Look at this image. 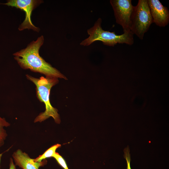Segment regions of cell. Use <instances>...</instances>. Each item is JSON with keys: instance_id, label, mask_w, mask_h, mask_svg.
I'll return each mask as SVG.
<instances>
[{"instance_id": "cell-1", "label": "cell", "mask_w": 169, "mask_h": 169, "mask_svg": "<svg viewBox=\"0 0 169 169\" xmlns=\"http://www.w3.org/2000/svg\"><path fill=\"white\" fill-rule=\"evenodd\" d=\"M44 42L43 35L33 41L27 47L14 53V58L23 69L44 74L46 77H52L67 79L59 71L46 62L41 57L39 50Z\"/></svg>"}, {"instance_id": "cell-2", "label": "cell", "mask_w": 169, "mask_h": 169, "mask_svg": "<svg viewBox=\"0 0 169 169\" xmlns=\"http://www.w3.org/2000/svg\"><path fill=\"white\" fill-rule=\"evenodd\" d=\"M26 76L28 79L36 85L37 97L41 102L44 103L45 106V111L40 113L35 118L34 122H41L51 117L56 123L59 124L60 120L58 110L51 105L49 99L50 90L52 87L58 83V78L43 76L37 78L28 74Z\"/></svg>"}, {"instance_id": "cell-3", "label": "cell", "mask_w": 169, "mask_h": 169, "mask_svg": "<svg viewBox=\"0 0 169 169\" xmlns=\"http://www.w3.org/2000/svg\"><path fill=\"white\" fill-rule=\"evenodd\" d=\"M101 19L99 18L94 26L87 30V33L89 36L80 43V45L88 46L96 41H101L104 44L110 46H114L118 43L129 45L133 44V34L131 32L118 35L115 32L104 30L101 26Z\"/></svg>"}, {"instance_id": "cell-4", "label": "cell", "mask_w": 169, "mask_h": 169, "mask_svg": "<svg viewBox=\"0 0 169 169\" xmlns=\"http://www.w3.org/2000/svg\"><path fill=\"white\" fill-rule=\"evenodd\" d=\"M153 23L147 0H139L134 6L131 19L130 29L140 39L148 30Z\"/></svg>"}, {"instance_id": "cell-5", "label": "cell", "mask_w": 169, "mask_h": 169, "mask_svg": "<svg viewBox=\"0 0 169 169\" xmlns=\"http://www.w3.org/2000/svg\"><path fill=\"white\" fill-rule=\"evenodd\" d=\"M43 2V1L41 0H8L7 1L6 3L0 4L15 7L24 12L25 18L19 26V30L21 31L26 29H31L38 32L40 29L33 24L31 17L33 11Z\"/></svg>"}, {"instance_id": "cell-6", "label": "cell", "mask_w": 169, "mask_h": 169, "mask_svg": "<svg viewBox=\"0 0 169 169\" xmlns=\"http://www.w3.org/2000/svg\"><path fill=\"white\" fill-rule=\"evenodd\" d=\"M116 23L122 26L124 33L131 32V19L134 8L131 0H110Z\"/></svg>"}, {"instance_id": "cell-7", "label": "cell", "mask_w": 169, "mask_h": 169, "mask_svg": "<svg viewBox=\"0 0 169 169\" xmlns=\"http://www.w3.org/2000/svg\"><path fill=\"white\" fill-rule=\"evenodd\" d=\"M153 23L160 27L166 26L169 22V11L158 0H148Z\"/></svg>"}, {"instance_id": "cell-8", "label": "cell", "mask_w": 169, "mask_h": 169, "mask_svg": "<svg viewBox=\"0 0 169 169\" xmlns=\"http://www.w3.org/2000/svg\"><path fill=\"white\" fill-rule=\"evenodd\" d=\"M12 156L15 165L23 169H38L40 166L46 164L47 162L45 160L41 162L35 161L27 153L20 149L14 151Z\"/></svg>"}, {"instance_id": "cell-9", "label": "cell", "mask_w": 169, "mask_h": 169, "mask_svg": "<svg viewBox=\"0 0 169 169\" xmlns=\"http://www.w3.org/2000/svg\"><path fill=\"white\" fill-rule=\"evenodd\" d=\"M61 146V145L57 144L54 145L48 149L43 154L39 155L34 160L35 161L41 162L46 158L53 157L56 152V149Z\"/></svg>"}, {"instance_id": "cell-10", "label": "cell", "mask_w": 169, "mask_h": 169, "mask_svg": "<svg viewBox=\"0 0 169 169\" xmlns=\"http://www.w3.org/2000/svg\"><path fill=\"white\" fill-rule=\"evenodd\" d=\"M10 125V124L4 118H2L0 116V147L4 145L8 136L4 128Z\"/></svg>"}, {"instance_id": "cell-11", "label": "cell", "mask_w": 169, "mask_h": 169, "mask_svg": "<svg viewBox=\"0 0 169 169\" xmlns=\"http://www.w3.org/2000/svg\"><path fill=\"white\" fill-rule=\"evenodd\" d=\"M53 157L64 169H69L65 160L58 153L56 152Z\"/></svg>"}, {"instance_id": "cell-12", "label": "cell", "mask_w": 169, "mask_h": 169, "mask_svg": "<svg viewBox=\"0 0 169 169\" xmlns=\"http://www.w3.org/2000/svg\"><path fill=\"white\" fill-rule=\"evenodd\" d=\"M124 157L127 162V169H131L130 166L131 157L130 154V150L128 147H127L124 150Z\"/></svg>"}, {"instance_id": "cell-13", "label": "cell", "mask_w": 169, "mask_h": 169, "mask_svg": "<svg viewBox=\"0 0 169 169\" xmlns=\"http://www.w3.org/2000/svg\"><path fill=\"white\" fill-rule=\"evenodd\" d=\"M9 169H16L15 165L14 164L13 160L12 158H10Z\"/></svg>"}]
</instances>
